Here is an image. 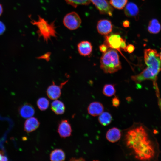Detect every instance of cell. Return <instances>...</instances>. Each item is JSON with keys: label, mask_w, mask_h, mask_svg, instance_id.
Instances as JSON below:
<instances>
[{"label": "cell", "mask_w": 161, "mask_h": 161, "mask_svg": "<svg viewBox=\"0 0 161 161\" xmlns=\"http://www.w3.org/2000/svg\"><path fill=\"white\" fill-rule=\"evenodd\" d=\"M151 131L143 125L129 130L125 137L126 146L133 150L135 157L143 161L157 160L160 150L157 141Z\"/></svg>", "instance_id": "cell-1"}, {"label": "cell", "mask_w": 161, "mask_h": 161, "mask_svg": "<svg viewBox=\"0 0 161 161\" xmlns=\"http://www.w3.org/2000/svg\"><path fill=\"white\" fill-rule=\"evenodd\" d=\"M100 68L106 73H113L121 69V63L116 49L110 48L103 53L100 59Z\"/></svg>", "instance_id": "cell-2"}, {"label": "cell", "mask_w": 161, "mask_h": 161, "mask_svg": "<svg viewBox=\"0 0 161 161\" xmlns=\"http://www.w3.org/2000/svg\"><path fill=\"white\" fill-rule=\"evenodd\" d=\"M147 67L140 73L132 76L131 79L136 83H140L146 80H151L157 91H158L156 80L157 76L161 71V62L156 61L147 65Z\"/></svg>", "instance_id": "cell-3"}, {"label": "cell", "mask_w": 161, "mask_h": 161, "mask_svg": "<svg viewBox=\"0 0 161 161\" xmlns=\"http://www.w3.org/2000/svg\"><path fill=\"white\" fill-rule=\"evenodd\" d=\"M31 23L38 28L37 33L39 38H42L44 41L47 43L52 37H57V33L55 22L50 23L38 16L37 20H31Z\"/></svg>", "instance_id": "cell-4"}, {"label": "cell", "mask_w": 161, "mask_h": 161, "mask_svg": "<svg viewBox=\"0 0 161 161\" xmlns=\"http://www.w3.org/2000/svg\"><path fill=\"white\" fill-rule=\"evenodd\" d=\"M63 22L64 25L67 28L71 30H74L80 26L81 20L77 13L72 12L65 16Z\"/></svg>", "instance_id": "cell-5"}, {"label": "cell", "mask_w": 161, "mask_h": 161, "mask_svg": "<svg viewBox=\"0 0 161 161\" xmlns=\"http://www.w3.org/2000/svg\"><path fill=\"white\" fill-rule=\"evenodd\" d=\"M123 39L119 34L112 33L105 36L104 43L109 48L117 50L123 56L120 50V45Z\"/></svg>", "instance_id": "cell-6"}, {"label": "cell", "mask_w": 161, "mask_h": 161, "mask_svg": "<svg viewBox=\"0 0 161 161\" xmlns=\"http://www.w3.org/2000/svg\"><path fill=\"white\" fill-rule=\"evenodd\" d=\"M95 5L100 13L112 16L113 9L106 0H90Z\"/></svg>", "instance_id": "cell-7"}, {"label": "cell", "mask_w": 161, "mask_h": 161, "mask_svg": "<svg viewBox=\"0 0 161 161\" xmlns=\"http://www.w3.org/2000/svg\"><path fill=\"white\" fill-rule=\"evenodd\" d=\"M67 81V80L63 82L59 85L55 84L53 82L52 84L48 87L46 90L47 95L48 97L53 100L59 98L61 95V89Z\"/></svg>", "instance_id": "cell-8"}, {"label": "cell", "mask_w": 161, "mask_h": 161, "mask_svg": "<svg viewBox=\"0 0 161 161\" xmlns=\"http://www.w3.org/2000/svg\"><path fill=\"white\" fill-rule=\"evenodd\" d=\"M57 131L62 138H66L71 135L72 129L68 120L63 119L60 122L58 126Z\"/></svg>", "instance_id": "cell-9"}, {"label": "cell", "mask_w": 161, "mask_h": 161, "mask_svg": "<svg viewBox=\"0 0 161 161\" xmlns=\"http://www.w3.org/2000/svg\"><path fill=\"white\" fill-rule=\"evenodd\" d=\"M112 25L111 21L107 19H101L98 21L97 29L101 35H106L110 33L112 30Z\"/></svg>", "instance_id": "cell-10"}, {"label": "cell", "mask_w": 161, "mask_h": 161, "mask_svg": "<svg viewBox=\"0 0 161 161\" xmlns=\"http://www.w3.org/2000/svg\"><path fill=\"white\" fill-rule=\"evenodd\" d=\"M77 49L80 55L84 56H88L92 53V46L90 42L87 41H83L78 44Z\"/></svg>", "instance_id": "cell-11"}, {"label": "cell", "mask_w": 161, "mask_h": 161, "mask_svg": "<svg viewBox=\"0 0 161 161\" xmlns=\"http://www.w3.org/2000/svg\"><path fill=\"white\" fill-rule=\"evenodd\" d=\"M18 111L19 115L24 118L27 119L32 117L35 113L34 107L28 103H25L19 107Z\"/></svg>", "instance_id": "cell-12"}, {"label": "cell", "mask_w": 161, "mask_h": 161, "mask_svg": "<svg viewBox=\"0 0 161 161\" xmlns=\"http://www.w3.org/2000/svg\"><path fill=\"white\" fill-rule=\"evenodd\" d=\"M104 109L103 105L98 102H94L91 103L87 108L88 113L94 117L99 116L103 112Z\"/></svg>", "instance_id": "cell-13"}, {"label": "cell", "mask_w": 161, "mask_h": 161, "mask_svg": "<svg viewBox=\"0 0 161 161\" xmlns=\"http://www.w3.org/2000/svg\"><path fill=\"white\" fill-rule=\"evenodd\" d=\"M40 122L38 119L34 117H31L26 120L24 123V130L29 133L32 132L38 128Z\"/></svg>", "instance_id": "cell-14"}, {"label": "cell", "mask_w": 161, "mask_h": 161, "mask_svg": "<svg viewBox=\"0 0 161 161\" xmlns=\"http://www.w3.org/2000/svg\"><path fill=\"white\" fill-rule=\"evenodd\" d=\"M121 135V132L118 128L113 127L107 131L106 134V138L109 141L114 143L119 140Z\"/></svg>", "instance_id": "cell-15"}, {"label": "cell", "mask_w": 161, "mask_h": 161, "mask_svg": "<svg viewBox=\"0 0 161 161\" xmlns=\"http://www.w3.org/2000/svg\"><path fill=\"white\" fill-rule=\"evenodd\" d=\"M139 12V8L136 4L132 2L128 3L126 6L124 13L128 17H135L137 16Z\"/></svg>", "instance_id": "cell-16"}, {"label": "cell", "mask_w": 161, "mask_h": 161, "mask_svg": "<svg viewBox=\"0 0 161 161\" xmlns=\"http://www.w3.org/2000/svg\"><path fill=\"white\" fill-rule=\"evenodd\" d=\"M51 108L52 111L57 115L63 114L65 109V106L64 103L57 99L54 100L52 103Z\"/></svg>", "instance_id": "cell-17"}, {"label": "cell", "mask_w": 161, "mask_h": 161, "mask_svg": "<svg viewBox=\"0 0 161 161\" xmlns=\"http://www.w3.org/2000/svg\"><path fill=\"white\" fill-rule=\"evenodd\" d=\"M66 157L65 154L61 149H56L52 151L50 154L51 161H64Z\"/></svg>", "instance_id": "cell-18"}, {"label": "cell", "mask_w": 161, "mask_h": 161, "mask_svg": "<svg viewBox=\"0 0 161 161\" xmlns=\"http://www.w3.org/2000/svg\"><path fill=\"white\" fill-rule=\"evenodd\" d=\"M161 29L160 24L158 21L156 19L151 20L148 27V30L151 34H157L160 31Z\"/></svg>", "instance_id": "cell-19"}, {"label": "cell", "mask_w": 161, "mask_h": 161, "mask_svg": "<svg viewBox=\"0 0 161 161\" xmlns=\"http://www.w3.org/2000/svg\"><path fill=\"white\" fill-rule=\"evenodd\" d=\"M98 120L100 123L103 126H106L112 122V117L108 112H103L99 116Z\"/></svg>", "instance_id": "cell-20"}, {"label": "cell", "mask_w": 161, "mask_h": 161, "mask_svg": "<svg viewBox=\"0 0 161 161\" xmlns=\"http://www.w3.org/2000/svg\"><path fill=\"white\" fill-rule=\"evenodd\" d=\"M116 92L114 85L106 84L104 85L103 89V93L106 96L111 97L114 95Z\"/></svg>", "instance_id": "cell-21"}, {"label": "cell", "mask_w": 161, "mask_h": 161, "mask_svg": "<svg viewBox=\"0 0 161 161\" xmlns=\"http://www.w3.org/2000/svg\"><path fill=\"white\" fill-rule=\"evenodd\" d=\"M49 103V100L44 97L39 98L37 101V105L38 108L42 111L46 110L48 108Z\"/></svg>", "instance_id": "cell-22"}, {"label": "cell", "mask_w": 161, "mask_h": 161, "mask_svg": "<svg viewBox=\"0 0 161 161\" xmlns=\"http://www.w3.org/2000/svg\"><path fill=\"white\" fill-rule=\"evenodd\" d=\"M66 3L74 7L79 5H87L90 3V0H65Z\"/></svg>", "instance_id": "cell-23"}, {"label": "cell", "mask_w": 161, "mask_h": 161, "mask_svg": "<svg viewBox=\"0 0 161 161\" xmlns=\"http://www.w3.org/2000/svg\"><path fill=\"white\" fill-rule=\"evenodd\" d=\"M128 0H109L111 5L115 8L120 10L123 9L127 3Z\"/></svg>", "instance_id": "cell-24"}, {"label": "cell", "mask_w": 161, "mask_h": 161, "mask_svg": "<svg viewBox=\"0 0 161 161\" xmlns=\"http://www.w3.org/2000/svg\"><path fill=\"white\" fill-rule=\"evenodd\" d=\"M112 101L113 106L116 108L119 106L120 104V101L117 97L115 96L112 98Z\"/></svg>", "instance_id": "cell-25"}, {"label": "cell", "mask_w": 161, "mask_h": 161, "mask_svg": "<svg viewBox=\"0 0 161 161\" xmlns=\"http://www.w3.org/2000/svg\"><path fill=\"white\" fill-rule=\"evenodd\" d=\"M51 54L50 52L47 53L38 57V59H43L47 61H49L50 58Z\"/></svg>", "instance_id": "cell-26"}, {"label": "cell", "mask_w": 161, "mask_h": 161, "mask_svg": "<svg viewBox=\"0 0 161 161\" xmlns=\"http://www.w3.org/2000/svg\"><path fill=\"white\" fill-rule=\"evenodd\" d=\"M108 47L104 43L100 45L99 47V50L103 53H105L108 49Z\"/></svg>", "instance_id": "cell-27"}, {"label": "cell", "mask_w": 161, "mask_h": 161, "mask_svg": "<svg viewBox=\"0 0 161 161\" xmlns=\"http://www.w3.org/2000/svg\"><path fill=\"white\" fill-rule=\"evenodd\" d=\"M135 47L132 44H129L126 46V52L128 53H132L134 50Z\"/></svg>", "instance_id": "cell-28"}, {"label": "cell", "mask_w": 161, "mask_h": 161, "mask_svg": "<svg viewBox=\"0 0 161 161\" xmlns=\"http://www.w3.org/2000/svg\"><path fill=\"white\" fill-rule=\"evenodd\" d=\"M8 160V158L4 154L3 152L0 150V161Z\"/></svg>", "instance_id": "cell-29"}, {"label": "cell", "mask_w": 161, "mask_h": 161, "mask_svg": "<svg viewBox=\"0 0 161 161\" xmlns=\"http://www.w3.org/2000/svg\"><path fill=\"white\" fill-rule=\"evenodd\" d=\"M5 30V27L4 24L0 21V35L2 34Z\"/></svg>", "instance_id": "cell-30"}, {"label": "cell", "mask_w": 161, "mask_h": 161, "mask_svg": "<svg viewBox=\"0 0 161 161\" xmlns=\"http://www.w3.org/2000/svg\"><path fill=\"white\" fill-rule=\"evenodd\" d=\"M126 41L125 40L123 39L120 45V48L124 51L126 52Z\"/></svg>", "instance_id": "cell-31"}, {"label": "cell", "mask_w": 161, "mask_h": 161, "mask_svg": "<svg viewBox=\"0 0 161 161\" xmlns=\"http://www.w3.org/2000/svg\"><path fill=\"white\" fill-rule=\"evenodd\" d=\"M123 25L124 27H129L130 22L129 21L126 20L123 21Z\"/></svg>", "instance_id": "cell-32"}, {"label": "cell", "mask_w": 161, "mask_h": 161, "mask_svg": "<svg viewBox=\"0 0 161 161\" xmlns=\"http://www.w3.org/2000/svg\"><path fill=\"white\" fill-rule=\"evenodd\" d=\"M70 160L72 161H83L85 160L83 158L81 157L79 158H72Z\"/></svg>", "instance_id": "cell-33"}, {"label": "cell", "mask_w": 161, "mask_h": 161, "mask_svg": "<svg viewBox=\"0 0 161 161\" xmlns=\"http://www.w3.org/2000/svg\"><path fill=\"white\" fill-rule=\"evenodd\" d=\"M3 11V9L2 5L0 4V16L2 13Z\"/></svg>", "instance_id": "cell-34"}, {"label": "cell", "mask_w": 161, "mask_h": 161, "mask_svg": "<svg viewBox=\"0 0 161 161\" xmlns=\"http://www.w3.org/2000/svg\"><path fill=\"white\" fill-rule=\"evenodd\" d=\"M159 57H160V59L161 61V51L160 52V54H159Z\"/></svg>", "instance_id": "cell-35"}]
</instances>
